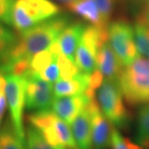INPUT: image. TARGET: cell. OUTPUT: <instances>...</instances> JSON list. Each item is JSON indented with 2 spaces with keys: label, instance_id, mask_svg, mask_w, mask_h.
Instances as JSON below:
<instances>
[{
  "label": "cell",
  "instance_id": "cell-1",
  "mask_svg": "<svg viewBox=\"0 0 149 149\" xmlns=\"http://www.w3.org/2000/svg\"><path fill=\"white\" fill-rule=\"evenodd\" d=\"M70 22L68 15L59 14L22 32L0 67L20 59H31L35 54L48 49Z\"/></svg>",
  "mask_w": 149,
  "mask_h": 149
},
{
  "label": "cell",
  "instance_id": "cell-2",
  "mask_svg": "<svg viewBox=\"0 0 149 149\" xmlns=\"http://www.w3.org/2000/svg\"><path fill=\"white\" fill-rule=\"evenodd\" d=\"M124 100L130 106L149 103V58L139 56L124 66L117 79Z\"/></svg>",
  "mask_w": 149,
  "mask_h": 149
},
{
  "label": "cell",
  "instance_id": "cell-3",
  "mask_svg": "<svg viewBox=\"0 0 149 149\" xmlns=\"http://www.w3.org/2000/svg\"><path fill=\"white\" fill-rule=\"evenodd\" d=\"M29 125L39 130L49 143L57 149H79L69 124L52 109L33 111L28 115Z\"/></svg>",
  "mask_w": 149,
  "mask_h": 149
},
{
  "label": "cell",
  "instance_id": "cell-4",
  "mask_svg": "<svg viewBox=\"0 0 149 149\" xmlns=\"http://www.w3.org/2000/svg\"><path fill=\"white\" fill-rule=\"evenodd\" d=\"M59 14V6L52 0H16L12 26L22 34Z\"/></svg>",
  "mask_w": 149,
  "mask_h": 149
},
{
  "label": "cell",
  "instance_id": "cell-5",
  "mask_svg": "<svg viewBox=\"0 0 149 149\" xmlns=\"http://www.w3.org/2000/svg\"><path fill=\"white\" fill-rule=\"evenodd\" d=\"M124 101L117 80L104 79L98 91V102L109 121L122 130L128 129L131 123V114Z\"/></svg>",
  "mask_w": 149,
  "mask_h": 149
},
{
  "label": "cell",
  "instance_id": "cell-6",
  "mask_svg": "<svg viewBox=\"0 0 149 149\" xmlns=\"http://www.w3.org/2000/svg\"><path fill=\"white\" fill-rule=\"evenodd\" d=\"M107 42H109L108 29L86 26L74 55V62L81 71L91 74L95 70L98 52Z\"/></svg>",
  "mask_w": 149,
  "mask_h": 149
},
{
  "label": "cell",
  "instance_id": "cell-7",
  "mask_svg": "<svg viewBox=\"0 0 149 149\" xmlns=\"http://www.w3.org/2000/svg\"><path fill=\"white\" fill-rule=\"evenodd\" d=\"M6 97L9 109L11 124L17 137L26 144L23 126V111L26 108L27 80L14 74H6Z\"/></svg>",
  "mask_w": 149,
  "mask_h": 149
},
{
  "label": "cell",
  "instance_id": "cell-8",
  "mask_svg": "<svg viewBox=\"0 0 149 149\" xmlns=\"http://www.w3.org/2000/svg\"><path fill=\"white\" fill-rule=\"evenodd\" d=\"M109 42L123 66L132 63L139 56L135 42L134 28L123 20H117L109 25Z\"/></svg>",
  "mask_w": 149,
  "mask_h": 149
},
{
  "label": "cell",
  "instance_id": "cell-9",
  "mask_svg": "<svg viewBox=\"0 0 149 149\" xmlns=\"http://www.w3.org/2000/svg\"><path fill=\"white\" fill-rule=\"evenodd\" d=\"M26 80V109L31 111L51 109L55 99L52 83L41 79L36 74Z\"/></svg>",
  "mask_w": 149,
  "mask_h": 149
},
{
  "label": "cell",
  "instance_id": "cell-10",
  "mask_svg": "<svg viewBox=\"0 0 149 149\" xmlns=\"http://www.w3.org/2000/svg\"><path fill=\"white\" fill-rule=\"evenodd\" d=\"M87 107L91 113L92 149H108L111 143L112 123L103 113L95 97Z\"/></svg>",
  "mask_w": 149,
  "mask_h": 149
},
{
  "label": "cell",
  "instance_id": "cell-11",
  "mask_svg": "<svg viewBox=\"0 0 149 149\" xmlns=\"http://www.w3.org/2000/svg\"><path fill=\"white\" fill-rule=\"evenodd\" d=\"M92 99L85 93L72 96L55 98L52 110L68 124H71L81 112L85 109Z\"/></svg>",
  "mask_w": 149,
  "mask_h": 149
},
{
  "label": "cell",
  "instance_id": "cell-12",
  "mask_svg": "<svg viewBox=\"0 0 149 149\" xmlns=\"http://www.w3.org/2000/svg\"><path fill=\"white\" fill-rule=\"evenodd\" d=\"M123 65L109 42L102 46L96 58V68L106 80H116L122 71Z\"/></svg>",
  "mask_w": 149,
  "mask_h": 149
},
{
  "label": "cell",
  "instance_id": "cell-13",
  "mask_svg": "<svg viewBox=\"0 0 149 149\" xmlns=\"http://www.w3.org/2000/svg\"><path fill=\"white\" fill-rule=\"evenodd\" d=\"M70 125L78 148L92 149L91 113L88 107H85Z\"/></svg>",
  "mask_w": 149,
  "mask_h": 149
},
{
  "label": "cell",
  "instance_id": "cell-14",
  "mask_svg": "<svg viewBox=\"0 0 149 149\" xmlns=\"http://www.w3.org/2000/svg\"><path fill=\"white\" fill-rule=\"evenodd\" d=\"M86 26L81 22H70L58 37L62 53L74 61V55Z\"/></svg>",
  "mask_w": 149,
  "mask_h": 149
},
{
  "label": "cell",
  "instance_id": "cell-15",
  "mask_svg": "<svg viewBox=\"0 0 149 149\" xmlns=\"http://www.w3.org/2000/svg\"><path fill=\"white\" fill-rule=\"evenodd\" d=\"M90 79L91 74L80 71L70 80H58L53 86L54 95L57 98L83 94L89 87Z\"/></svg>",
  "mask_w": 149,
  "mask_h": 149
},
{
  "label": "cell",
  "instance_id": "cell-16",
  "mask_svg": "<svg viewBox=\"0 0 149 149\" xmlns=\"http://www.w3.org/2000/svg\"><path fill=\"white\" fill-rule=\"evenodd\" d=\"M70 11L80 16L91 26L108 29L109 25L104 22L101 13L95 0H77L68 8Z\"/></svg>",
  "mask_w": 149,
  "mask_h": 149
},
{
  "label": "cell",
  "instance_id": "cell-17",
  "mask_svg": "<svg viewBox=\"0 0 149 149\" xmlns=\"http://www.w3.org/2000/svg\"><path fill=\"white\" fill-rule=\"evenodd\" d=\"M135 141L143 149H149V104L143 105L138 111Z\"/></svg>",
  "mask_w": 149,
  "mask_h": 149
},
{
  "label": "cell",
  "instance_id": "cell-18",
  "mask_svg": "<svg viewBox=\"0 0 149 149\" xmlns=\"http://www.w3.org/2000/svg\"><path fill=\"white\" fill-rule=\"evenodd\" d=\"M0 149H26V144L17 137L11 123L0 130Z\"/></svg>",
  "mask_w": 149,
  "mask_h": 149
},
{
  "label": "cell",
  "instance_id": "cell-19",
  "mask_svg": "<svg viewBox=\"0 0 149 149\" xmlns=\"http://www.w3.org/2000/svg\"><path fill=\"white\" fill-rule=\"evenodd\" d=\"M18 40L15 33L6 26V24L0 22V65L9 53L12 48Z\"/></svg>",
  "mask_w": 149,
  "mask_h": 149
},
{
  "label": "cell",
  "instance_id": "cell-20",
  "mask_svg": "<svg viewBox=\"0 0 149 149\" xmlns=\"http://www.w3.org/2000/svg\"><path fill=\"white\" fill-rule=\"evenodd\" d=\"M26 149H57L48 143L37 128L28 125L25 132Z\"/></svg>",
  "mask_w": 149,
  "mask_h": 149
},
{
  "label": "cell",
  "instance_id": "cell-21",
  "mask_svg": "<svg viewBox=\"0 0 149 149\" xmlns=\"http://www.w3.org/2000/svg\"><path fill=\"white\" fill-rule=\"evenodd\" d=\"M133 28L135 42L139 54L149 58V27L137 22Z\"/></svg>",
  "mask_w": 149,
  "mask_h": 149
},
{
  "label": "cell",
  "instance_id": "cell-22",
  "mask_svg": "<svg viewBox=\"0 0 149 149\" xmlns=\"http://www.w3.org/2000/svg\"><path fill=\"white\" fill-rule=\"evenodd\" d=\"M57 65L60 71V78L61 80H70L81 71L74 61L63 53H61L58 56Z\"/></svg>",
  "mask_w": 149,
  "mask_h": 149
},
{
  "label": "cell",
  "instance_id": "cell-23",
  "mask_svg": "<svg viewBox=\"0 0 149 149\" xmlns=\"http://www.w3.org/2000/svg\"><path fill=\"white\" fill-rule=\"evenodd\" d=\"M55 61H57V58L48 49L35 54L31 58V68L33 74H38Z\"/></svg>",
  "mask_w": 149,
  "mask_h": 149
},
{
  "label": "cell",
  "instance_id": "cell-24",
  "mask_svg": "<svg viewBox=\"0 0 149 149\" xmlns=\"http://www.w3.org/2000/svg\"><path fill=\"white\" fill-rule=\"evenodd\" d=\"M110 147L112 149H143L137 143H133L128 138L123 137L118 128L113 127L112 130Z\"/></svg>",
  "mask_w": 149,
  "mask_h": 149
},
{
  "label": "cell",
  "instance_id": "cell-25",
  "mask_svg": "<svg viewBox=\"0 0 149 149\" xmlns=\"http://www.w3.org/2000/svg\"><path fill=\"white\" fill-rule=\"evenodd\" d=\"M16 0H0V22L11 26L13 21V10Z\"/></svg>",
  "mask_w": 149,
  "mask_h": 149
},
{
  "label": "cell",
  "instance_id": "cell-26",
  "mask_svg": "<svg viewBox=\"0 0 149 149\" xmlns=\"http://www.w3.org/2000/svg\"><path fill=\"white\" fill-rule=\"evenodd\" d=\"M95 2L99 8L104 22L107 25H109V22L114 10L115 0H95Z\"/></svg>",
  "mask_w": 149,
  "mask_h": 149
},
{
  "label": "cell",
  "instance_id": "cell-27",
  "mask_svg": "<svg viewBox=\"0 0 149 149\" xmlns=\"http://www.w3.org/2000/svg\"><path fill=\"white\" fill-rule=\"evenodd\" d=\"M36 74L38 75L41 79H42L45 81H47L49 83H54L57 81L60 78V71L57 65V61H53L46 69Z\"/></svg>",
  "mask_w": 149,
  "mask_h": 149
},
{
  "label": "cell",
  "instance_id": "cell-28",
  "mask_svg": "<svg viewBox=\"0 0 149 149\" xmlns=\"http://www.w3.org/2000/svg\"><path fill=\"white\" fill-rule=\"evenodd\" d=\"M137 22L149 27V0H147L141 7L137 15Z\"/></svg>",
  "mask_w": 149,
  "mask_h": 149
},
{
  "label": "cell",
  "instance_id": "cell-29",
  "mask_svg": "<svg viewBox=\"0 0 149 149\" xmlns=\"http://www.w3.org/2000/svg\"><path fill=\"white\" fill-rule=\"evenodd\" d=\"M52 1L56 2V3H58L60 4H62V5L68 8L70 6L72 5L77 0H52Z\"/></svg>",
  "mask_w": 149,
  "mask_h": 149
},
{
  "label": "cell",
  "instance_id": "cell-30",
  "mask_svg": "<svg viewBox=\"0 0 149 149\" xmlns=\"http://www.w3.org/2000/svg\"><path fill=\"white\" fill-rule=\"evenodd\" d=\"M1 121H2V120H1V119H0V124H1Z\"/></svg>",
  "mask_w": 149,
  "mask_h": 149
},
{
  "label": "cell",
  "instance_id": "cell-31",
  "mask_svg": "<svg viewBox=\"0 0 149 149\" xmlns=\"http://www.w3.org/2000/svg\"><path fill=\"white\" fill-rule=\"evenodd\" d=\"M148 104H149V103H148Z\"/></svg>",
  "mask_w": 149,
  "mask_h": 149
}]
</instances>
